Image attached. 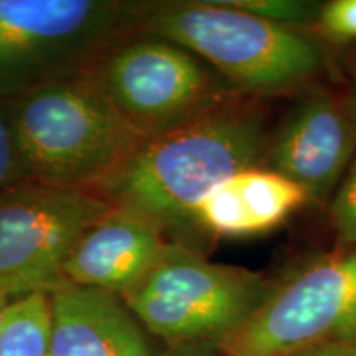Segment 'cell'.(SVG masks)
I'll return each instance as SVG.
<instances>
[{
	"label": "cell",
	"instance_id": "obj_7",
	"mask_svg": "<svg viewBox=\"0 0 356 356\" xmlns=\"http://www.w3.org/2000/svg\"><path fill=\"white\" fill-rule=\"evenodd\" d=\"M356 340V246L335 248L273 282L222 356H296Z\"/></svg>",
	"mask_w": 356,
	"mask_h": 356
},
{
	"label": "cell",
	"instance_id": "obj_15",
	"mask_svg": "<svg viewBox=\"0 0 356 356\" xmlns=\"http://www.w3.org/2000/svg\"><path fill=\"white\" fill-rule=\"evenodd\" d=\"M335 248L356 246V154L328 202Z\"/></svg>",
	"mask_w": 356,
	"mask_h": 356
},
{
	"label": "cell",
	"instance_id": "obj_17",
	"mask_svg": "<svg viewBox=\"0 0 356 356\" xmlns=\"http://www.w3.org/2000/svg\"><path fill=\"white\" fill-rule=\"evenodd\" d=\"M315 38L328 44H350L356 42V0L323 2L314 30Z\"/></svg>",
	"mask_w": 356,
	"mask_h": 356
},
{
	"label": "cell",
	"instance_id": "obj_4",
	"mask_svg": "<svg viewBox=\"0 0 356 356\" xmlns=\"http://www.w3.org/2000/svg\"><path fill=\"white\" fill-rule=\"evenodd\" d=\"M270 287L264 274L216 264L184 243L167 241L121 299L150 335L168 345L220 348L259 309Z\"/></svg>",
	"mask_w": 356,
	"mask_h": 356
},
{
	"label": "cell",
	"instance_id": "obj_11",
	"mask_svg": "<svg viewBox=\"0 0 356 356\" xmlns=\"http://www.w3.org/2000/svg\"><path fill=\"white\" fill-rule=\"evenodd\" d=\"M50 309L48 356H157L119 296L63 286L50 293Z\"/></svg>",
	"mask_w": 356,
	"mask_h": 356
},
{
	"label": "cell",
	"instance_id": "obj_6",
	"mask_svg": "<svg viewBox=\"0 0 356 356\" xmlns=\"http://www.w3.org/2000/svg\"><path fill=\"white\" fill-rule=\"evenodd\" d=\"M88 74L139 140L180 126L238 92L195 53L140 32L115 42Z\"/></svg>",
	"mask_w": 356,
	"mask_h": 356
},
{
	"label": "cell",
	"instance_id": "obj_14",
	"mask_svg": "<svg viewBox=\"0 0 356 356\" xmlns=\"http://www.w3.org/2000/svg\"><path fill=\"white\" fill-rule=\"evenodd\" d=\"M221 2L261 20L307 33L314 30L322 8V2H309V0H221Z\"/></svg>",
	"mask_w": 356,
	"mask_h": 356
},
{
	"label": "cell",
	"instance_id": "obj_10",
	"mask_svg": "<svg viewBox=\"0 0 356 356\" xmlns=\"http://www.w3.org/2000/svg\"><path fill=\"white\" fill-rule=\"evenodd\" d=\"M165 244V233L154 222L113 207L79 238L63 267L65 282L122 297L150 269Z\"/></svg>",
	"mask_w": 356,
	"mask_h": 356
},
{
	"label": "cell",
	"instance_id": "obj_1",
	"mask_svg": "<svg viewBox=\"0 0 356 356\" xmlns=\"http://www.w3.org/2000/svg\"><path fill=\"white\" fill-rule=\"evenodd\" d=\"M270 132L267 99L234 92L207 113L140 140L97 191L163 233L193 226L195 208L216 185L261 167Z\"/></svg>",
	"mask_w": 356,
	"mask_h": 356
},
{
	"label": "cell",
	"instance_id": "obj_5",
	"mask_svg": "<svg viewBox=\"0 0 356 356\" xmlns=\"http://www.w3.org/2000/svg\"><path fill=\"white\" fill-rule=\"evenodd\" d=\"M142 2L0 0V99L88 73L139 26Z\"/></svg>",
	"mask_w": 356,
	"mask_h": 356
},
{
	"label": "cell",
	"instance_id": "obj_16",
	"mask_svg": "<svg viewBox=\"0 0 356 356\" xmlns=\"http://www.w3.org/2000/svg\"><path fill=\"white\" fill-rule=\"evenodd\" d=\"M24 181L30 180L17 140L12 101L0 99V193Z\"/></svg>",
	"mask_w": 356,
	"mask_h": 356
},
{
	"label": "cell",
	"instance_id": "obj_8",
	"mask_svg": "<svg viewBox=\"0 0 356 356\" xmlns=\"http://www.w3.org/2000/svg\"><path fill=\"white\" fill-rule=\"evenodd\" d=\"M114 204L91 188L24 181L0 193V297L53 293L79 238Z\"/></svg>",
	"mask_w": 356,
	"mask_h": 356
},
{
	"label": "cell",
	"instance_id": "obj_3",
	"mask_svg": "<svg viewBox=\"0 0 356 356\" xmlns=\"http://www.w3.org/2000/svg\"><path fill=\"white\" fill-rule=\"evenodd\" d=\"M10 101L30 181L99 190L140 142L88 73Z\"/></svg>",
	"mask_w": 356,
	"mask_h": 356
},
{
	"label": "cell",
	"instance_id": "obj_20",
	"mask_svg": "<svg viewBox=\"0 0 356 356\" xmlns=\"http://www.w3.org/2000/svg\"><path fill=\"white\" fill-rule=\"evenodd\" d=\"M348 92H350L351 101H353V104H355V108H356V71L353 73V83H351Z\"/></svg>",
	"mask_w": 356,
	"mask_h": 356
},
{
	"label": "cell",
	"instance_id": "obj_19",
	"mask_svg": "<svg viewBox=\"0 0 356 356\" xmlns=\"http://www.w3.org/2000/svg\"><path fill=\"white\" fill-rule=\"evenodd\" d=\"M8 299L6 297H0V335H2V325H3V314H6V309L8 305Z\"/></svg>",
	"mask_w": 356,
	"mask_h": 356
},
{
	"label": "cell",
	"instance_id": "obj_18",
	"mask_svg": "<svg viewBox=\"0 0 356 356\" xmlns=\"http://www.w3.org/2000/svg\"><path fill=\"white\" fill-rule=\"evenodd\" d=\"M296 356H356V340L345 341V343H335L320 346Z\"/></svg>",
	"mask_w": 356,
	"mask_h": 356
},
{
	"label": "cell",
	"instance_id": "obj_13",
	"mask_svg": "<svg viewBox=\"0 0 356 356\" xmlns=\"http://www.w3.org/2000/svg\"><path fill=\"white\" fill-rule=\"evenodd\" d=\"M50 320L48 293H30L8 302L0 335V356H48Z\"/></svg>",
	"mask_w": 356,
	"mask_h": 356
},
{
	"label": "cell",
	"instance_id": "obj_12",
	"mask_svg": "<svg viewBox=\"0 0 356 356\" xmlns=\"http://www.w3.org/2000/svg\"><path fill=\"white\" fill-rule=\"evenodd\" d=\"M310 203L299 185L277 172L252 167L216 185L193 211V226L221 238L269 233Z\"/></svg>",
	"mask_w": 356,
	"mask_h": 356
},
{
	"label": "cell",
	"instance_id": "obj_9",
	"mask_svg": "<svg viewBox=\"0 0 356 356\" xmlns=\"http://www.w3.org/2000/svg\"><path fill=\"white\" fill-rule=\"evenodd\" d=\"M273 127L261 167L299 185L310 203L330 202L356 154V108L348 91L312 86Z\"/></svg>",
	"mask_w": 356,
	"mask_h": 356
},
{
	"label": "cell",
	"instance_id": "obj_2",
	"mask_svg": "<svg viewBox=\"0 0 356 356\" xmlns=\"http://www.w3.org/2000/svg\"><path fill=\"white\" fill-rule=\"evenodd\" d=\"M137 32L180 44L236 91L261 99L299 95L328 71V53L315 35L261 20L221 0L145 3Z\"/></svg>",
	"mask_w": 356,
	"mask_h": 356
}]
</instances>
